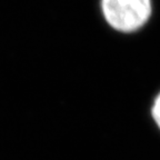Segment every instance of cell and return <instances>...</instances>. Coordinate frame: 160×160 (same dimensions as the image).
<instances>
[{"instance_id":"6da1fadb","label":"cell","mask_w":160,"mask_h":160,"mask_svg":"<svg viewBox=\"0 0 160 160\" xmlns=\"http://www.w3.org/2000/svg\"><path fill=\"white\" fill-rule=\"evenodd\" d=\"M106 21L121 32L141 28L151 15V0H101Z\"/></svg>"},{"instance_id":"7a4b0ae2","label":"cell","mask_w":160,"mask_h":160,"mask_svg":"<svg viewBox=\"0 0 160 160\" xmlns=\"http://www.w3.org/2000/svg\"><path fill=\"white\" fill-rule=\"evenodd\" d=\"M152 116H153V119H155L156 123H157L158 127L160 128V93H159V96L156 98L155 102H153Z\"/></svg>"}]
</instances>
